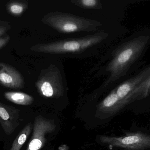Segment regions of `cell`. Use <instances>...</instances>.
Segmentation results:
<instances>
[{"label": "cell", "mask_w": 150, "mask_h": 150, "mask_svg": "<svg viewBox=\"0 0 150 150\" xmlns=\"http://www.w3.org/2000/svg\"><path fill=\"white\" fill-rule=\"evenodd\" d=\"M150 44V35L136 34L107 52L93 71H96V75L107 77L101 87L115 83L132 72L133 67L139 64Z\"/></svg>", "instance_id": "6da1fadb"}, {"label": "cell", "mask_w": 150, "mask_h": 150, "mask_svg": "<svg viewBox=\"0 0 150 150\" xmlns=\"http://www.w3.org/2000/svg\"><path fill=\"white\" fill-rule=\"evenodd\" d=\"M111 41L109 33L100 30L82 37L38 44L31 46L30 50L35 52L62 55L69 58H84L96 54Z\"/></svg>", "instance_id": "7a4b0ae2"}, {"label": "cell", "mask_w": 150, "mask_h": 150, "mask_svg": "<svg viewBox=\"0 0 150 150\" xmlns=\"http://www.w3.org/2000/svg\"><path fill=\"white\" fill-rule=\"evenodd\" d=\"M43 23L64 34L100 31L103 24L96 20L88 19L71 13L55 12L45 15Z\"/></svg>", "instance_id": "3957f363"}, {"label": "cell", "mask_w": 150, "mask_h": 150, "mask_svg": "<svg viewBox=\"0 0 150 150\" xmlns=\"http://www.w3.org/2000/svg\"><path fill=\"white\" fill-rule=\"evenodd\" d=\"M35 86L39 94L43 97L57 99L64 96L67 85L63 67L51 64L42 70Z\"/></svg>", "instance_id": "277c9868"}, {"label": "cell", "mask_w": 150, "mask_h": 150, "mask_svg": "<svg viewBox=\"0 0 150 150\" xmlns=\"http://www.w3.org/2000/svg\"><path fill=\"white\" fill-rule=\"evenodd\" d=\"M99 139L102 144L128 150H145L150 146V136L140 132L129 133L121 137L101 136Z\"/></svg>", "instance_id": "5b68a950"}, {"label": "cell", "mask_w": 150, "mask_h": 150, "mask_svg": "<svg viewBox=\"0 0 150 150\" xmlns=\"http://www.w3.org/2000/svg\"><path fill=\"white\" fill-rule=\"evenodd\" d=\"M56 128L53 120L46 119L41 115L36 117L32 137L27 150H41L46 142V135L53 132Z\"/></svg>", "instance_id": "8992f818"}, {"label": "cell", "mask_w": 150, "mask_h": 150, "mask_svg": "<svg viewBox=\"0 0 150 150\" xmlns=\"http://www.w3.org/2000/svg\"><path fill=\"white\" fill-rule=\"evenodd\" d=\"M0 84L8 88L22 89L25 81L21 74L14 67L0 62Z\"/></svg>", "instance_id": "52a82bcc"}, {"label": "cell", "mask_w": 150, "mask_h": 150, "mask_svg": "<svg viewBox=\"0 0 150 150\" xmlns=\"http://www.w3.org/2000/svg\"><path fill=\"white\" fill-rule=\"evenodd\" d=\"M20 110L0 103V123L6 135L12 134L20 124Z\"/></svg>", "instance_id": "ba28073f"}, {"label": "cell", "mask_w": 150, "mask_h": 150, "mask_svg": "<svg viewBox=\"0 0 150 150\" xmlns=\"http://www.w3.org/2000/svg\"><path fill=\"white\" fill-rule=\"evenodd\" d=\"M125 106L113 89L101 102L100 108L104 111H115L119 110Z\"/></svg>", "instance_id": "9c48e42d"}, {"label": "cell", "mask_w": 150, "mask_h": 150, "mask_svg": "<svg viewBox=\"0 0 150 150\" xmlns=\"http://www.w3.org/2000/svg\"><path fill=\"white\" fill-rule=\"evenodd\" d=\"M4 95L7 100L18 105L28 106L34 102L32 96L22 92H7Z\"/></svg>", "instance_id": "30bf717a"}, {"label": "cell", "mask_w": 150, "mask_h": 150, "mask_svg": "<svg viewBox=\"0 0 150 150\" xmlns=\"http://www.w3.org/2000/svg\"><path fill=\"white\" fill-rule=\"evenodd\" d=\"M33 129L32 122L28 123L21 131L13 142L10 150H20L28 139Z\"/></svg>", "instance_id": "8fae6325"}, {"label": "cell", "mask_w": 150, "mask_h": 150, "mask_svg": "<svg viewBox=\"0 0 150 150\" xmlns=\"http://www.w3.org/2000/svg\"><path fill=\"white\" fill-rule=\"evenodd\" d=\"M29 7V3L26 1H10L7 4L6 8L8 12L14 16L22 15Z\"/></svg>", "instance_id": "7c38bea8"}, {"label": "cell", "mask_w": 150, "mask_h": 150, "mask_svg": "<svg viewBox=\"0 0 150 150\" xmlns=\"http://www.w3.org/2000/svg\"><path fill=\"white\" fill-rule=\"evenodd\" d=\"M71 2L76 6L87 9H100L102 4L100 0H71Z\"/></svg>", "instance_id": "4fadbf2b"}, {"label": "cell", "mask_w": 150, "mask_h": 150, "mask_svg": "<svg viewBox=\"0 0 150 150\" xmlns=\"http://www.w3.org/2000/svg\"><path fill=\"white\" fill-rule=\"evenodd\" d=\"M12 28V26L7 21H0V38Z\"/></svg>", "instance_id": "5bb4252c"}, {"label": "cell", "mask_w": 150, "mask_h": 150, "mask_svg": "<svg viewBox=\"0 0 150 150\" xmlns=\"http://www.w3.org/2000/svg\"><path fill=\"white\" fill-rule=\"evenodd\" d=\"M10 37L9 35H6L3 37L0 38V50L5 47L10 41Z\"/></svg>", "instance_id": "9a60e30c"}]
</instances>
